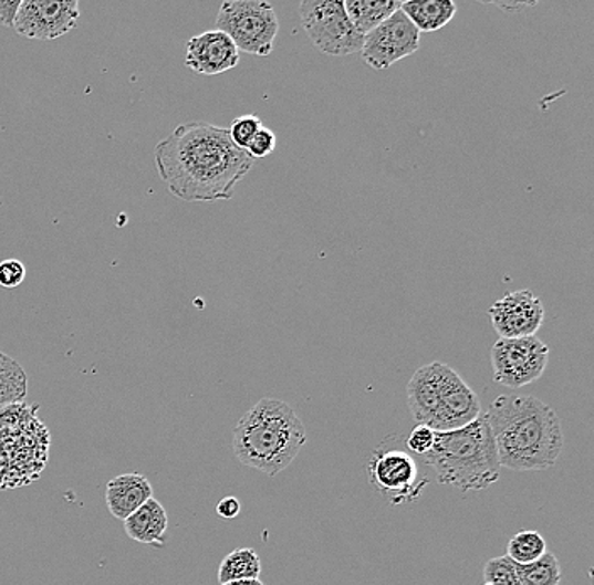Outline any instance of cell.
Listing matches in <instances>:
<instances>
[{"instance_id":"15","label":"cell","mask_w":594,"mask_h":585,"mask_svg":"<svg viewBox=\"0 0 594 585\" xmlns=\"http://www.w3.org/2000/svg\"><path fill=\"white\" fill-rule=\"evenodd\" d=\"M150 498H154L153 484L146 476L139 472L115 476L112 481H108L107 490H105L108 511L114 519L122 520V522H125Z\"/></svg>"},{"instance_id":"18","label":"cell","mask_w":594,"mask_h":585,"mask_svg":"<svg viewBox=\"0 0 594 585\" xmlns=\"http://www.w3.org/2000/svg\"><path fill=\"white\" fill-rule=\"evenodd\" d=\"M399 0H345V11L353 28L367 36L368 32L399 11Z\"/></svg>"},{"instance_id":"6","label":"cell","mask_w":594,"mask_h":585,"mask_svg":"<svg viewBox=\"0 0 594 585\" xmlns=\"http://www.w3.org/2000/svg\"><path fill=\"white\" fill-rule=\"evenodd\" d=\"M300 19L313 46L330 56L359 53L363 36L353 28L343 0H303Z\"/></svg>"},{"instance_id":"12","label":"cell","mask_w":594,"mask_h":585,"mask_svg":"<svg viewBox=\"0 0 594 585\" xmlns=\"http://www.w3.org/2000/svg\"><path fill=\"white\" fill-rule=\"evenodd\" d=\"M491 324L500 337L535 336L544 323V304L531 291H515L500 297L490 309Z\"/></svg>"},{"instance_id":"10","label":"cell","mask_w":594,"mask_h":585,"mask_svg":"<svg viewBox=\"0 0 594 585\" xmlns=\"http://www.w3.org/2000/svg\"><path fill=\"white\" fill-rule=\"evenodd\" d=\"M79 19L76 0H22L14 29L28 40L54 41L73 31Z\"/></svg>"},{"instance_id":"26","label":"cell","mask_w":594,"mask_h":585,"mask_svg":"<svg viewBox=\"0 0 594 585\" xmlns=\"http://www.w3.org/2000/svg\"><path fill=\"white\" fill-rule=\"evenodd\" d=\"M436 442V430L427 426H416L407 437L406 446L417 456H426L433 451Z\"/></svg>"},{"instance_id":"2","label":"cell","mask_w":594,"mask_h":585,"mask_svg":"<svg viewBox=\"0 0 594 585\" xmlns=\"http://www.w3.org/2000/svg\"><path fill=\"white\" fill-rule=\"evenodd\" d=\"M502 468L548 471L563 455L564 433L554 408L534 395H502L484 411Z\"/></svg>"},{"instance_id":"8","label":"cell","mask_w":594,"mask_h":585,"mask_svg":"<svg viewBox=\"0 0 594 585\" xmlns=\"http://www.w3.org/2000/svg\"><path fill=\"white\" fill-rule=\"evenodd\" d=\"M548 362V344L538 336L500 337L491 348L493 380L512 390L538 382L544 375Z\"/></svg>"},{"instance_id":"31","label":"cell","mask_w":594,"mask_h":585,"mask_svg":"<svg viewBox=\"0 0 594 585\" xmlns=\"http://www.w3.org/2000/svg\"><path fill=\"white\" fill-rule=\"evenodd\" d=\"M483 585H491V584H487V582H484V584H483Z\"/></svg>"},{"instance_id":"9","label":"cell","mask_w":594,"mask_h":585,"mask_svg":"<svg viewBox=\"0 0 594 585\" xmlns=\"http://www.w3.org/2000/svg\"><path fill=\"white\" fill-rule=\"evenodd\" d=\"M420 48V32L403 11L382 22L374 31L363 36V61L374 70H387L404 58L413 56Z\"/></svg>"},{"instance_id":"25","label":"cell","mask_w":594,"mask_h":585,"mask_svg":"<svg viewBox=\"0 0 594 585\" xmlns=\"http://www.w3.org/2000/svg\"><path fill=\"white\" fill-rule=\"evenodd\" d=\"M275 146H278V137H275L274 132L262 125L259 132L253 135V139L250 140L247 153L252 159H263V157L271 156L274 153Z\"/></svg>"},{"instance_id":"22","label":"cell","mask_w":594,"mask_h":585,"mask_svg":"<svg viewBox=\"0 0 594 585\" xmlns=\"http://www.w3.org/2000/svg\"><path fill=\"white\" fill-rule=\"evenodd\" d=\"M548 552L544 536L535 530H522L510 539L507 557L517 565L531 564Z\"/></svg>"},{"instance_id":"5","label":"cell","mask_w":594,"mask_h":585,"mask_svg":"<svg viewBox=\"0 0 594 585\" xmlns=\"http://www.w3.org/2000/svg\"><path fill=\"white\" fill-rule=\"evenodd\" d=\"M215 25L243 53L269 56L274 50L279 19L265 0H227L220 6Z\"/></svg>"},{"instance_id":"13","label":"cell","mask_w":594,"mask_h":585,"mask_svg":"<svg viewBox=\"0 0 594 585\" xmlns=\"http://www.w3.org/2000/svg\"><path fill=\"white\" fill-rule=\"evenodd\" d=\"M240 51L225 32L207 31L186 44V66L198 75H221L239 64Z\"/></svg>"},{"instance_id":"27","label":"cell","mask_w":594,"mask_h":585,"mask_svg":"<svg viewBox=\"0 0 594 585\" xmlns=\"http://www.w3.org/2000/svg\"><path fill=\"white\" fill-rule=\"evenodd\" d=\"M25 267L21 260L8 259L0 262V288L15 289L24 282Z\"/></svg>"},{"instance_id":"23","label":"cell","mask_w":594,"mask_h":585,"mask_svg":"<svg viewBox=\"0 0 594 585\" xmlns=\"http://www.w3.org/2000/svg\"><path fill=\"white\" fill-rule=\"evenodd\" d=\"M483 577L491 585H522L515 564L509 557H494L484 564Z\"/></svg>"},{"instance_id":"11","label":"cell","mask_w":594,"mask_h":585,"mask_svg":"<svg viewBox=\"0 0 594 585\" xmlns=\"http://www.w3.org/2000/svg\"><path fill=\"white\" fill-rule=\"evenodd\" d=\"M481 401L477 391L449 365L441 363L439 372L438 416L436 432H449L475 422L481 416Z\"/></svg>"},{"instance_id":"7","label":"cell","mask_w":594,"mask_h":585,"mask_svg":"<svg viewBox=\"0 0 594 585\" xmlns=\"http://www.w3.org/2000/svg\"><path fill=\"white\" fill-rule=\"evenodd\" d=\"M368 481L392 504L416 503L429 484L409 452L375 449L367 462Z\"/></svg>"},{"instance_id":"24","label":"cell","mask_w":594,"mask_h":585,"mask_svg":"<svg viewBox=\"0 0 594 585\" xmlns=\"http://www.w3.org/2000/svg\"><path fill=\"white\" fill-rule=\"evenodd\" d=\"M260 127H262V122L257 115H242V117H237L232 122V125L228 128V134H230V139L239 149L247 150L250 140L253 139V135L259 132Z\"/></svg>"},{"instance_id":"19","label":"cell","mask_w":594,"mask_h":585,"mask_svg":"<svg viewBox=\"0 0 594 585\" xmlns=\"http://www.w3.org/2000/svg\"><path fill=\"white\" fill-rule=\"evenodd\" d=\"M262 572V562L256 550L237 549L221 561L218 567V581L220 584L232 581H246V578H259Z\"/></svg>"},{"instance_id":"29","label":"cell","mask_w":594,"mask_h":585,"mask_svg":"<svg viewBox=\"0 0 594 585\" xmlns=\"http://www.w3.org/2000/svg\"><path fill=\"white\" fill-rule=\"evenodd\" d=\"M242 510V504L236 497H227L217 504L218 516L225 520L237 519Z\"/></svg>"},{"instance_id":"28","label":"cell","mask_w":594,"mask_h":585,"mask_svg":"<svg viewBox=\"0 0 594 585\" xmlns=\"http://www.w3.org/2000/svg\"><path fill=\"white\" fill-rule=\"evenodd\" d=\"M21 4V0H0V24L14 28L15 15Z\"/></svg>"},{"instance_id":"14","label":"cell","mask_w":594,"mask_h":585,"mask_svg":"<svg viewBox=\"0 0 594 585\" xmlns=\"http://www.w3.org/2000/svg\"><path fill=\"white\" fill-rule=\"evenodd\" d=\"M441 362L429 363L414 372L407 384V405L417 426L435 427L438 416Z\"/></svg>"},{"instance_id":"3","label":"cell","mask_w":594,"mask_h":585,"mask_svg":"<svg viewBox=\"0 0 594 585\" xmlns=\"http://www.w3.org/2000/svg\"><path fill=\"white\" fill-rule=\"evenodd\" d=\"M306 440V427L291 405L262 398L237 424L232 447L243 466L274 478L298 458Z\"/></svg>"},{"instance_id":"16","label":"cell","mask_w":594,"mask_h":585,"mask_svg":"<svg viewBox=\"0 0 594 585\" xmlns=\"http://www.w3.org/2000/svg\"><path fill=\"white\" fill-rule=\"evenodd\" d=\"M124 529L128 539L134 542L163 546L168 540V511L164 510L163 504L156 498H150L125 520Z\"/></svg>"},{"instance_id":"21","label":"cell","mask_w":594,"mask_h":585,"mask_svg":"<svg viewBox=\"0 0 594 585\" xmlns=\"http://www.w3.org/2000/svg\"><path fill=\"white\" fill-rule=\"evenodd\" d=\"M515 567L522 585H561L563 578V568L551 552H545L541 558L531 564H515Z\"/></svg>"},{"instance_id":"30","label":"cell","mask_w":594,"mask_h":585,"mask_svg":"<svg viewBox=\"0 0 594 585\" xmlns=\"http://www.w3.org/2000/svg\"><path fill=\"white\" fill-rule=\"evenodd\" d=\"M220 585H263L260 578H246V581L225 582Z\"/></svg>"},{"instance_id":"20","label":"cell","mask_w":594,"mask_h":585,"mask_svg":"<svg viewBox=\"0 0 594 585\" xmlns=\"http://www.w3.org/2000/svg\"><path fill=\"white\" fill-rule=\"evenodd\" d=\"M28 395V375L11 356L0 352V407L21 404Z\"/></svg>"},{"instance_id":"1","label":"cell","mask_w":594,"mask_h":585,"mask_svg":"<svg viewBox=\"0 0 594 585\" xmlns=\"http://www.w3.org/2000/svg\"><path fill=\"white\" fill-rule=\"evenodd\" d=\"M156 169L169 192L185 202L228 201L249 175L253 159L208 122L178 125L154 149Z\"/></svg>"},{"instance_id":"17","label":"cell","mask_w":594,"mask_h":585,"mask_svg":"<svg viewBox=\"0 0 594 585\" xmlns=\"http://www.w3.org/2000/svg\"><path fill=\"white\" fill-rule=\"evenodd\" d=\"M400 11L419 32H435L452 21L458 6L452 0H407Z\"/></svg>"},{"instance_id":"4","label":"cell","mask_w":594,"mask_h":585,"mask_svg":"<svg viewBox=\"0 0 594 585\" xmlns=\"http://www.w3.org/2000/svg\"><path fill=\"white\" fill-rule=\"evenodd\" d=\"M424 462L436 472L439 483L461 493L493 487L502 466L487 414L481 411L475 422L461 429L436 432L435 447L424 456Z\"/></svg>"}]
</instances>
